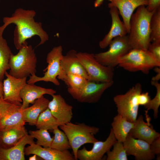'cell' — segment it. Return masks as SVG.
I'll return each mask as SVG.
<instances>
[{
	"instance_id": "obj_1",
	"label": "cell",
	"mask_w": 160,
	"mask_h": 160,
	"mask_svg": "<svg viewBox=\"0 0 160 160\" xmlns=\"http://www.w3.org/2000/svg\"><path fill=\"white\" fill-rule=\"evenodd\" d=\"M36 12L33 10L16 9L10 17L3 18V24L0 26V35H2L7 27L11 24L16 25L14 31V43L19 50L26 40L35 36L40 39L38 47L44 44L49 39V36L43 28L41 22L35 21Z\"/></svg>"
},
{
	"instance_id": "obj_2",
	"label": "cell",
	"mask_w": 160,
	"mask_h": 160,
	"mask_svg": "<svg viewBox=\"0 0 160 160\" xmlns=\"http://www.w3.org/2000/svg\"><path fill=\"white\" fill-rule=\"evenodd\" d=\"M145 6L138 7L131 18L128 36L132 49L147 50L151 43L150 21L155 11H148Z\"/></svg>"
},
{
	"instance_id": "obj_3",
	"label": "cell",
	"mask_w": 160,
	"mask_h": 160,
	"mask_svg": "<svg viewBox=\"0 0 160 160\" xmlns=\"http://www.w3.org/2000/svg\"><path fill=\"white\" fill-rule=\"evenodd\" d=\"M15 55L13 54L9 61V74L17 78H23L35 74L37 58L34 49L26 42Z\"/></svg>"
},
{
	"instance_id": "obj_4",
	"label": "cell",
	"mask_w": 160,
	"mask_h": 160,
	"mask_svg": "<svg viewBox=\"0 0 160 160\" xmlns=\"http://www.w3.org/2000/svg\"><path fill=\"white\" fill-rule=\"evenodd\" d=\"M65 133L69 142L75 160L79 148L86 143H92L98 140L95 137L100 129L98 127L84 123H73L71 122L59 126Z\"/></svg>"
},
{
	"instance_id": "obj_5",
	"label": "cell",
	"mask_w": 160,
	"mask_h": 160,
	"mask_svg": "<svg viewBox=\"0 0 160 160\" xmlns=\"http://www.w3.org/2000/svg\"><path fill=\"white\" fill-rule=\"evenodd\" d=\"M118 65L129 72L147 74L152 69L160 67V63L148 50L132 49L119 58Z\"/></svg>"
},
{
	"instance_id": "obj_6",
	"label": "cell",
	"mask_w": 160,
	"mask_h": 160,
	"mask_svg": "<svg viewBox=\"0 0 160 160\" xmlns=\"http://www.w3.org/2000/svg\"><path fill=\"white\" fill-rule=\"evenodd\" d=\"M141 92L142 86L138 83L125 94L114 96L113 100L117 108L118 114L134 123L137 117L140 106L138 97Z\"/></svg>"
},
{
	"instance_id": "obj_7",
	"label": "cell",
	"mask_w": 160,
	"mask_h": 160,
	"mask_svg": "<svg viewBox=\"0 0 160 160\" xmlns=\"http://www.w3.org/2000/svg\"><path fill=\"white\" fill-rule=\"evenodd\" d=\"M78 60L87 72L89 81L105 82L113 81L114 68L103 65L95 59L94 54L77 53Z\"/></svg>"
},
{
	"instance_id": "obj_8",
	"label": "cell",
	"mask_w": 160,
	"mask_h": 160,
	"mask_svg": "<svg viewBox=\"0 0 160 160\" xmlns=\"http://www.w3.org/2000/svg\"><path fill=\"white\" fill-rule=\"evenodd\" d=\"M63 48L60 45L54 47L48 53L46 57L48 63L47 68L43 71L45 72L44 75L41 77L37 76L35 74L29 76L27 81L29 84H34L39 81L50 82L56 86H59L60 83L57 77L60 76L63 73L60 66V61L63 57Z\"/></svg>"
},
{
	"instance_id": "obj_9",
	"label": "cell",
	"mask_w": 160,
	"mask_h": 160,
	"mask_svg": "<svg viewBox=\"0 0 160 160\" xmlns=\"http://www.w3.org/2000/svg\"><path fill=\"white\" fill-rule=\"evenodd\" d=\"M109 46L107 51L95 54L94 57L102 65L113 68L118 65L119 58L132 49L126 35L115 38Z\"/></svg>"
},
{
	"instance_id": "obj_10",
	"label": "cell",
	"mask_w": 160,
	"mask_h": 160,
	"mask_svg": "<svg viewBox=\"0 0 160 160\" xmlns=\"http://www.w3.org/2000/svg\"><path fill=\"white\" fill-rule=\"evenodd\" d=\"M21 105L14 104L0 98V129L21 127L25 124Z\"/></svg>"
},
{
	"instance_id": "obj_11",
	"label": "cell",
	"mask_w": 160,
	"mask_h": 160,
	"mask_svg": "<svg viewBox=\"0 0 160 160\" xmlns=\"http://www.w3.org/2000/svg\"><path fill=\"white\" fill-rule=\"evenodd\" d=\"M117 141L111 128L105 141L98 140L95 142L90 150H87L84 146L82 149L78 150L77 153V159L80 160H101L104 154L110 150Z\"/></svg>"
},
{
	"instance_id": "obj_12",
	"label": "cell",
	"mask_w": 160,
	"mask_h": 160,
	"mask_svg": "<svg viewBox=\"0 0 160 160\" xmlns=\"http://www.w3.org/2000/svg\"><path fill=\"white\" fill-rule=\"evenodd\" d=\"M113 83V81L99 82L88 80L81 91L73 99L81 103H96L100 100L104 92Z\"/></svg>"
},
{
	"instance_id": "obj_13",
	"label": "cell",
	"mask_w": 160,
	"mask_h": 160,
	"mask_svg": "<svg viewBox=\"0 0 160 160\" xmlns=\"http://www.w3.org/2000/svg\"><path fill=\"white\" fill-rule=\"evenodd\" d=\"M6 79L3 81L4 100L9 103L21 105L22 100L20 97L21 89L27 83V78H17L10 75L7 71Z\"/></svg>"
},
{
	"instance_id": "obj_14",
	"label": "cell",
	"mask_w": 160,
	"mask_h": 160,
	"mask_svg": "<svg viewBox=\"0 0 160 160\" xmlns=\"http://www.w3.org/2000/svg\"><path fill=\"white\" fill-rule=\"evenodd\" d=\"M123 144L127 154L134 156L135 160H152L155 158L149 143L135 138L129 134Z\"/></svg>"
},
{
	"instance_id": "obj_15",
	"label": "cell",
	"mask_w": 160,
	"mask_h": 160,
	"mask_svg": "<svg viewBox=\"0 0 160 160\" xmlns=\"http://www.w3.org/2000/svg\"><path fill=\"white\" fill-rule=\"evenodd\" d=\"M52 96V99L49 101L48 108L57 120L59 126L71 122L73 117L72 106L67 103L60 95Z\"/></svg>"
},
{
	"instance_id": "obj_16",
	"label": "cell",
	"mask_w": 160,
	"mask_h": 160,
	"mask_svg": "<svg viewBox=\"0 0 160 160\" xmlns=\"http://www.w3.org/2000/svg\"><path fill=\"white\" fill-rule=\"evenodd\" d=\"M24 153L26 156L36 154L45 160H75L68 150L61 151L51 148H43L35 143L25 147Z\"/></svg>"
},
{
	"instance_id": "obj_17",
	"label": "cell",
	"mask_w": 160,
	"mask_h": 160,
	"mask_svg": "<svg viewBox=\"0 0 160 160\" xmlns=\"http://www.w3.org/2000/svg\"><path fill=\"white\" fill-rule=\"evenodd\" d=\"M145 111L147 122H145L142 115L137 117L133 127L129 133L133 138L144 140L150 144L160 134L153 128L150 123V118Z\"/></svg>"
},
{
	"instance_id": "obj_18",
	"label": "cell",
	"mask_w": 160,
	"mask_h": 160,
	"mask_svg": "<svg viewBox=\"0 0 160 160\" xmlns=\"http://www.w3.org/2000/svg\"><path fill=\"white\" fill-rule=\"evenodd\" d=\"M109 12L112 24L108 33L99 43L100 48L105 49L108 46L112 40L115 38L126 35L128 33L126 27L119 18L118 10L116 7H109Z\"/></svg>"
},
{
	"instance_id": "obj_19",
	"label": "cell",
	"mask_w": 160,
	"mask_h": 160,
	"mask_svg": "<svg viewBox=\"0 0 160 160\" xmlns=\"http://www.w3.org/2000/svg\"><path fill=\"white\" fill-rule=\"evenodd\" d=\"M109 8L115 7L117 9L121 16L123 22L127 29L128 33L129 31L130 22L135 10L141 5L147 6L148 0H108Z\"/></svg>"
},
{
	"instance_id": "obj_20",
	"label": "cell",
	"mask_w": 160,
	"mask_h": 160,
	"mask_svg": "<svg viewBox=\"0 0 160 160\" xmlns=\"http://www.w3.org/2000/svg\"><path fill=\"white\" fill-rule=\"evenodd\" d=\"M55 90L36 86L34 84L26 83L21 89L20 97L22 100L21 108L23 110L33 104L37 99L45 94L52 95L55 94Z\"/></svg>"
},
{
	"instance_id": "obj_21",
	"label": "cell",
	"mask_w": 160,
	"mask_h": 160,
	"mask_svg": "<svg viewBox=\"0 0 160 160\" xmlns=\"http://www.w3.org/2000/svg\"><path fill=\"white\" fill-rule=\"evenodd\" d=\"M77 53L75 50L71 49L68 51L65 55H63L60 61L61 69L65 73L79 75L89 80L88 74L78 60L76 55Z\"/></svg>"
},
{
	"instance_id": "obj_22",
	"label": "cell",
	"mask_w": 160,
	"mask_h": 160,
	"mask_svg": "<svg viewBox=\"0 0 160 160\" xmlns=\"http://www.w3.org/2000/svg\"><path fill=\"white\" fill-rule=\"evenodd\" d=\"M34 138L27 134L13 147L6 149H0V160H25V146L35 143L33 141Z\"/></svg>"
},
{
	"instance_id": "obj_23",
	"label": "cell",
	"mask_w": 160,
	"mask_h": 160,
	"mask_svg": "<svg viewBox=\"0 0 160 160\" xmlns=\"http://www.w3.org/2000/svg\"><path fill=\"white\" fill-rule=\"evenodd\" d=\"M27 134L28 133L24 127L0 129V149H6L13 147Z\"/></svg>"
},
{
	"instance_id": "obj_24",
	"label": "cell",
	"mask_w": 160,
	"mask_h": 160,
	"mask_svg": "<svg viewBox=\"0 0 160 160\" xmlns=\"http://www.w3.org/2000/svg\"><path fill=\"white\" fill-rule=\"evenodd\" d=\"M49 100L44 96L36 100L33 105L23 110L24 121L31 126L35 125L41 113L48 108Z\"/></svg>"
},
{
	"instance_id": "obj_25",
	"label": "cell",
	"mask_w": 160,
	"mask_h": 160,
	"mask_svg": "<svg viewBox=\"0 0 160 160\" xmlns=\"http://www.w3.org/2000/svg\"><path fill=\"white\" fill-rule=\"evenodd\" d=\"M57 79L64 82L68 92L73 98L81 91L88 80L79 75L65 73Z\"/></svg>"
},
{
	"instance_id": "obj_26",
	"label": "cell",
	"mask_w": 160,
	"mask_h": 160,
	"mask_svg": "<svg viewBox=\"0 0 160 160\" xmlns=\"http://www.w3.org/2000/svg\"><path fill=\"white\" fill-rule=\"evenodd\" d=\"M111 125V129L117 141L123 143L133 127L134 123L128 121L118 114L113 118Z\"/></svg>"
},
{
	"instance_id": "obj_27",
	"label": "cell",
	"mask_w": 160,
	"mask_h": 160,
	"mask_svg": "<svg viewBox=\"0 0 160 160\" xmlns=\"http://www.w3.org/2000/svg\"><path fill=\"white\" fill-rule=\"evenodd\" d=\"M12 54L6 40L0 35V81H2L5 72L9 69V61Z\"/></svg>"
},
{
	"instance_id": "obj_28",
	"label": "cell",
	"mask_w": 160,
	"mask_h": 160,
	"mask_svg": "<svg viewBox=\"0 0 160 160\" xmlns=\"http://www.w3.org/2000/svg\"><path fill=\"white\" fill-rule=\"evenodd\" d=\"M38 129L52 130L59 127L57 119L53 116L48 108L40 113L35 125Z\"/></svg>"
},
{
	"instance_id": "obj_29",
	"label": "cell",
	"mask_w": 160,
	"mask_h": 160,
	"mask_svg": "<svg viewBox=\"0 0 160 160\" xmlns=\"http://www.w3.org/2000/svg\"><path fill=\"white\" fill-rule=\"evenodd\" d=\"M58 127H55L52 130L54 136L50 148L61 151L71 149L67 136Z\"/></svg>"
},
{
	"instance_id": "obj_30",
	"label": "cell",
	"mask_w": 160,
	"mask_h": 160,
	"mask_svg": "<svg viewBox=\"0 0 160 160\" xmlns=\"http://www.w3.org/2000/svg\"><path fill=\"white\" fill-rule=\"evenodd\" d=\"M29 135L37 139L35 143L44 148H50L53 137H52L48 130L39 129L36 130H30Z\"/></svg>"
},
{
	"instance_id": "obj_31",
	"label": "cell",
	"mask_w": 160,
	"mask_h": 160,
	"mask_svg": "<svg viewBox=\"0 0 160 160\" xmlns=\"http://www.w3.org/2000/svg\"><path fill=\"white\" fill-rule=\"evenodd\" d=\"M150 26L151 42L160 41V8L153 14Z\"/></svg>"
},
{
	"instance_id": "obj_32",
	"label": "cell",
	"mask_w": 160,
	"mask_h": 160,
	"mask_svg": "<svg viewBox=\"0 0 160 160\" xmlns=\"http://www.w3.org/2000/svg\"><path fill=\"white\" fill-rule=\"evenodd\" d=\"M112 150L108 151L107 160H127V153L123 143L117 141L113 145Z\"/></svg>"
},
{
	"instance_id": "obj_33",
	"label": "cell",
	"mask_w": 160,
	"mask_h": 160,
	"mask_svg": "<svg viewBox=\"0 0 160 160\" xmlns=\"http://www.w3.org/2000/svg\"><path fill=\"white\" fill-rule=\"evenodd\" d=\"M151 83L156 89V93L155 97L151 99L148 103L144 106L147 109L146 111L152 110L153 112V116L155 119L157 118L159 112V108L160 105V84L158 81H151Z\"/></svg>"
},
{
	"instance_id": "obj_34",
	"label": "cell",
	"mask_w": 160,
	"mask_h": 160,
	"mask_svg": "<svg viewBox=\"0 0 160 160\" xmlns=\"http://www.w3.org/2000/svg\"><path fill=\"white\" fill-rule=\"evenodd\" d=\"M157 61L160 63V41H155L150 44L148 49Z\"/></svg>"
},
{
	"instance_id": "obj_35",
	"label": "cell",
	"mask_w": 160,
	"mask_h": 160,
	"mask_svg": "<svg viewBox=\"0 0 160 160\" xmlns=\"http://www.w3.org/2000/svg\"><path fill=\"white\" fill-rule=\"evenodd\" d=\"M151 150L153 153L157 156L160 155V136L156 138L150 144Z\"/></svg>"
},
{
	"instance_id": "obj_36",
	"label": "cell",
	"mask_w": 160,
	"mask_h": 160,
	"mask_svg": "<svg viewBox=\"0 0 160 160\" xmlns=\"http://www.w3.org/2000/svg\"><path fill=\"white\" fill-rule=\"evenodd\" d=\"M148 1L146 8L148 11L153 12L160 8V0H148Z\"/></svg>"
},
{
	"instance_id": "obj_37",
	"label": "cell",
	"mask_w": 160,
	"mask_h": 160,
	"mask_svg": "<svg viewBox=\"0 0 160 160\" xmlns=\"http://www.w3.org/2000/svg\"><path fill=\"white\" fill-rule=\"evenodd\" d=\"M151 99L148 92H141L138 97V101L140 105L145 106L147 104Z\"/></svg>"
},
{
	"instance_id": "obj_38",
	"label": "cell",
	"mask_w": 160,
	"mask_h": 160,
	"mask_svg": "<svg viewBox=\"0 0 160 160\" xmlns=\"http://www.w3.org/2000/svg\"><path fill=\"white\" fill-rule=\"evenodd\" d=\"M154 68V70L157 74L152 78L151 81H158L160 79V67H156Z\"/></svg>"
},
{
	"instance_id": "obj_39",
	"label": "cell",
	"mask_w": 160,
	"mask_h": 160,
	"mask_svg": "<svg viewBox=\"0 0 160 160\" xmlns=\"http://www.w3.org/2000/svg\"><path fill=\"white\" fill-rule=\"evenodd\" d=\"M104 0H95L94 5L95 7H100L103 3Z\"/></svg>"
},
{
	"instance_id": "obj_40",
	"label": "cell",
	"mask_w": 160,
	"mask_h": 160,
	"mask_svg": "<svg viewBox=\"0 0 160 160\" xmlns=\"http://www.w3.org/2000/svg\"><path fill=\"white\" fill-rule=\"evenodd\" d=\"M3 85L2 81H0V98H3Z\"/></svg>"
},
{
	"instance_id": "obj_41",
	"label": "cell",
	"mask_w": 160,
	"mask_h": 160,
	"mask_svg": "<svg viewBox=\"0 0 160 160\" xmlns=\"http://www.w3.org/2000/svg\"><path fill=\"white\" fill-rule=\"evenodd\" d=\"M39 156L36 154H34V155L30 157L29 158V160H39V158H38Z\"/></svg>"
}]
</instances>
